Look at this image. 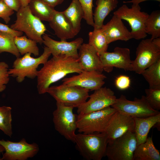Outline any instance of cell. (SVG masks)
I'll return each mask as SVG.
<instances>
[{
  "label": "cell",
  "mask_w": 160,
  "mask_h": 160,
  "mask_svg": "<svg viewBox=\"0 0 160 160\" xmlns=\"http://www.w3.org/2000/svg\"><path fill=\"white\" fill-rule=\"evenodd\" d=\"M83 71L78 58L63 55L53 56L38 71L37 88L39 94L47 93L50 85L67 74Z\"/></svg>",
  "instance_id": "1"
},
{
  "label": "cell",
  "mask_w": 160,
  "mask_h": 160,
  "mask_svg": "<svg viewBox=\"0 0 160 160\" xmlns=\"http://www.w3.org/2000/svg\"><path fill=\"white\" fill-rule=\"evenodd\" d=\"M108 139L105 132L76 134L74 143L80 154L87 160H101L105 156Z\"/></svg>",
  "instance_id": "2"
},
{
  "label": "cell",
  "mask_w": 160,
  "mask_h": 160,
  "mask_svg": "<svg viewBox=\"0 0 160 160\" xmlns=\"http://www.w3.org/2000/svg\"><path fill=\"white\" fill-rule=\"evenodd\" d=\"M31 54L27 53L22 57H17L13 62L12 68L9 69L10 76L15 78L18 83L24 81L26 77L34 79L36 77L39 65L44 64L51 55L49 49L45 46L42 54L39 57L34 58Z\"/></svg>",
  "instance_id": "3"
},
{
  "label": "cell",
  "mask_w": 160,
  "mask_h": 160,
  "mask_svg": "<svg viewBox=\"0 0 160 160\" xmlns=\"http://www.w3.org/2000/svg\"><path fill=\"white\" fill-rule=\"evenodd\" d=\"M10 27L12 29L25 33L27 37L41 44L43 35L47 30L41 21L33 15L28 5L21 7L16 13V19Z\"/></svg>",
  "instance_id": "4"
},
{
  "label": "cell",
  "mask_w": 160,
  "mask_h": 160,
  "mask_svg": "<svg viewBox=\"0 0 160 160\" xmlns=\"http://www.w3.org/2000/svg\"><path fill=\"white\" fill-rule=\"evenodd\" d=\"M117 111L115 108L108 106L100 110L77 115L78 132L84 134L105 132L111 119Z\"/></svg>",
  "instance_id": "5"
},
{
  "label": "cell",
  "mask_w": 160,
  "mask_h": 160,
  "mask_svg": "<svg viewBox=\"0 0 160 160\" xmlns=\"http://www.w3.org/2000/svg\"><path fill=\"white\" fill-rule=\"evenodd\" d=\"M139 4L133 3L131 8L124 4L113 12V15L127 21L130 26L132 38L136 40L145 39L147 36L145 23L149 15L141 11Z\"/></svg>",
  "instance_id": "6"
},
{
  "label": "cell",
  "mask_w": 160,
  "mask_h": 160,
  "mask_svg": "<svg viewBox=\"0 0 160 160\" xmlns=\"http://www.w3.org/2000/svg\"><path fill=\"white\" fill-rule=\"evenodd\" d=\"M88 89L80 87L63 84L50 86L47 93L52 97L56 102L73 108H77L87 101L89 97Z\"/></svg>",
  "instance_id": "7"
},
{
  "label": "cell",
  "mask_w": 160,
  "mask_h": 160,
  "mask_svg": "<svg viewBox=\"0 0 160 160\" xmlns=\"http://www.w3.org/2000/svg\"><path fill=\"white\" fill-rule=\"evenodd\" d=\"M57 108L53 113L55 130L68 140L74 143L77 129V115L73 113L72 107L56 102Z\"/></svg>",
  "instance_id": "8"
},
{
  "label": "cell",
  "mask_w": 160,
  "mask_h": 160,
  "mask_svg": "<svg viewBox=\"0 0 160 160\" xmlns=\"http://www.w3.org/2000/svg\"><path fill=\"white\" fill-rule=\"evenodd\" d=\"M137 146L135 132H127L117 138L108 140L105 156L109 160H133Z\"/></svg>",
  "instance_id": "9"
},
{
  "label": "cell",
  "mask_w": 160,
  "mask_h": 160,
  "mask_svg": "<svg viewBox=\"0 0 160 160\" xmlns=\"http://www.w3.org/2000/svg\"><path fill=\"white\" fill-rule=\"evenodd\" d=\"M111 107L117 111L134 118H145L160 113L151 107L144 95H142L140 99L135 97L133 101H131L121 95L116 98L115 103Z\"/></svg>",
  "instance_id": "10"
},
{
  "label": "cell",
  "mask_w": 160,
  "mask_h": 160,
  "mask_svg": "<svg viewBox=\"0 0 160 160\" xmlns=\"http://www.w3.org/2000/svg\"><path fill=\"white\" fill-rule=\"evenodd\" d=\"M136 57L132 61V71L141 74L142 72L160 58V47L154 45L151 38L142 39L136 52Z\"/></svg>",
  "instance_id": "11"
},
{
  "label": "cell",
  "mask_w": 160,
  "mask_h": 160,
  "mask_svg": "<svg viewBox=\"0 0 160 160\" xmlns=\"http://www.w3.org/2000/svg\"><path fill=\"white\" fill-rule=\"evenodd\" d=\"M0 144L5 149L0 160H26L34 157L39 151L36 143L29 144L24 138L17 142L0 140Z\"/></svg>",
  "instance_id": "12"
},
{
  "label": "cell",
  "mask_w": 160,
  "mask_h": 160,
  "mask_svg": "<svg viewBox=\"0 0 160 160\" xmlns=\"http://www.w3.org/2000/svg\"><path fill=\"white\" fill-rule=\"evenodd\" d=\"M89 97L87 101L77 108L78 115L87 114L111 106L117 98L114 92L106 87L95 90Z\"/></svg>",
  "instance_id": "13"
},
{
  "label": "cell",
  "mask_w": 160,
  "mask_h": 160,
  "mask_svg": "<svg viewBox=\"0 0 160 160\" xmlns=\"http://www.w3.org/2000/svg\"><path fill=\"white\" fill-rule=\"evenodd\" d=\"M103 71L107 73L112 71L114 67L132 71V61L130 52L127 48L116 47L112 52H106L100 55Z\"/></svg>",
  "instance_id": "14"
},
{
  "label": "cell",
  "mask_w": 160,
  "mask_h": 160,
  "mask_svg": "<svg viewBox=\"0 0 160 160\" xmlns=\"http://www.w3.org/2000/svg\"><path fill=\"white\" fill-rule=\"evenodd\" d=\"M106 77L102 72L83 71L76 75L65 78L63 84L69 86L80 87L90 91L95 90L102 87Z\"/></svg>",
  "instance_id": "15"
},
{
  "label": "cell",
  "mask_w": 160,
  "mask_h": 160,
  "mask_svg": "<svg viewBox=\"0 0 160 160\" xmlns=\"http://www.w3.org/2000/svg\"><path fill=\"white\" fill-rule=\"evenodd\" d=\"M129 132H135L134 118L117 111L111 119L105 131L109 140Z\"/></svg>",
  "instance_id": "16"
},
{
  "label": "cell",
  "mask_w": 160,
  "mask_h": 160,
  "mask_svg": "<svg viewBox=\"0 0 160 160\" xmlns=\"http://www.w3.org/2000/svg\"><path fill=\"white\" fill-rule=\"evenodd\" d=\"M42 38L43 44L49 49L53 56L63 55L77 58L78 57V50L83 42V39L81 37L70 42L57 41L45 34Z\"/></svg>",
  "instance_id": "17"
},
{
  "label": "cell",
  "mask_w": 160,
  "mask_h": 160,
  "mask_svg": "<svg viewBox=\"0 0 160 160\" xmlns=\"http://www.w3.org/2000/svg\"><path fill=\"white\" fill-rule=\"evenodd\" d=\"M101 29L108 44L118 40L126 41L132 38L130 31L125 26L122 20L115 15Z\"/></svg>",
  "instance_id": "18"
},
{
  "label": "cell",
  "mask_w": 160,
  "mask_h": 160,
  "mask_svg": "<svg viewBox=\"0 0 160 160\" xmlns=\"http://www.w3.org/2000/svg\"><path fill=\"white\" fill-rule=\"evenodd\" d=\"M79 50L78 60L83 71L102 72L103 69L100 55L93 47L88 43H83Z\"/></svg>",
  "instance_id": "19"
},
{
  "label": "cell",
  "mask_w": 160,
  "mask_h": 160,
  "mask_svg": "<svg viewBox=\"0 0 160 160\" xmlns=\"http://www.w3.org/2000/svg\"><path fill=\"white\" fill-rule=\"evenodd\" d=\"M49 22L55 34L60 40L66 41L77 35L72 24L63 11L55 10Z\"/></svg>",
  "instance_id": "20"
},
{
  "label": "cell",
  "mask_w": 160,
  "mask_h": 160,
  "mask_svg": "<svg viewBox=\"0 0 160 160\" xmlns=\"http://www.w3.org/2000/svg\"><path fill=\"white\" fill-rule=\"evenodd\" d=\"M134 118L135 133L138 145L146 141L151 129L157 123L160 122V113L146 117Z\"/></svg>",
  "instance_id": "21"
},
{
  "label": "cell",
  "mask_w": 160,
  "mask_h": 160,
  "mask_svg": "<svg viewBox=\"0 0 160 160\" xmlns=\"http://www.w3.org/2000/svg\"><path fill=\"white\" fill-rule=\"evenodd\" d=\"M118 0H97L93 13L94 29L101 28L105 17L117 6Z\"/></svg>",
  "instance_id": "22"
},
{
  "label": "cell",
  "mask_w": 160,
  "mask_h": 160,
  "mask_svg": "<svg viewBox=\"0 0 160 160\" xmlns=\"http://www.w3.org/2000/svg\"><path fill=\"white\" fill-rule=\"evenodd\" d=\"M159 151L155 147L152 136L144 143L137 145L134 151L133 160H160Z\"/></svg>",
  "instance_id": "23"
},
{
  "label": "cell",
  "mask_w": 160,
  "mask_h": 160,
  "mask_svg": "<svg viewBox=\"0 0 160 160\" xmlns=\"http://www.w3.org/2000/svg\"><path fill=\"white\" fill-rule=\"evenodd\" d=\"M63 13L72 24L77 35L81 28V21L84 17V12L78 0H72L69 7Z\"/></svg>",
  "instance_id": "24"
},
{
  "label": "cell",
  "mask_w": 160,
  "mask_h": 160,
  "mask_svg": "<svg viewBox=\"0 0 160 160\" xmlns=\"http://www.w3.org/2000/svg\"><path fill=\"white\" fill-rule=\"evenodd\" d=\"M28 6L32 14L41 21L49 22L55 10L42 0H31Z\"/></svg>",
  "instance_id": "25"
},
{
  "label": "cell",
  "mask_w": 160,
  "mask_h": 160,
  "mask_svg": "<svg viewBox=\"0 0 160 160\" xmlns=\"http://www.w3.org/2000/svg\"><path fill=\"white\" fill-rule=\"evenodd\" d=\"M141 74L148 83L149 88L160 89V58L144 70Z\"/></svg>",
  "instance_id": "26"
},
{
  "label": "cell",
  "mask_w": 160,
  "mask_h": 160,
  "mask_svg": "<svg viewBox=\"0 0 160 160\" xmlns=\"http://www.w3.org/2000/svg\"><path fill=\"white\" fill-rule=\"evenodd\" d=\"M14 42L20 55L30 53L35 56L39 55V49L35 41L22 35L15 37Z\"/></svg>",
  "instance_id": "27"
},
{
  "label": "cell",
  "mask_w": 160,
  "mask_h": 160,
  "mask_svg": "<svg viewBox=\"0 0 160 160\" xmlns=\"http://www.w3.org/2000/svg\"><path fill=\"white\" fill-rule=\"evenodd\" d=\"M88 35V44L99 55L107 51L109 44L101 28L94 29L89 32Z\"/></svg>",
  "instance_id": "28"
},
{
  "label": "cell",
  "mask_w": 160,
  "mask_h": 160,
  "mask_svg": "<svg viewBox=\"0 0 160 160\" xmlns=\"http://www.w3.org/2000/svg\"><path fill=\"white\" fill-rule=\"evenodd\" d=\"M145 30L147 34L151 36L153 39L160 37V11H154L149 15L145 23Z\"/></svg>",
  "instance_id": "29"
},
{
  "label": "cell",
  "mask_w": 160,
  "mask_h": 160,
  "mask_svg": "<svg viewBox=\"0 0 160 160\" xmlns=\"http://www.w3.org/2000/svg\"><path fill=\"white\" fill-rule=\"evenodd\" d=\"M15 36L10 33L0 32V54L7 52L20 57V54L14 42Z\"/></svg>",
  "instance_id": "30"
},
{
  "label": "cell",
  "mask_w": 160,
  "mask_h": 160,
  "mask_svg": "<svg viewBox=\"0 0 160 160\" xmlns=\"http://www.w3.org/2000/svg\"><path fill=\"white\" fill-rule=\"evenodd\" d=\"M11 111L9 106L0 107V129L11 137L12 134Z\"/></svg>",
  "instance_id": "31"
},
{
  "label": "cell",
  "mask_w": 160,
  "mask_h": 160,
  "mask_svg": "<svg viewBox=\"0 0 160 160\" xmlns=\"http://www.w3.org/2000/svg\"><path fill=\"white\" fill-rule=\"evenodd\" d=\"M145 99L151 107L154 110H160V89H145Z\"/></svg>",
  "instance_id": "32"
},
{
  "label": "cell",
  "mask_w": 160,
  "mask_h": 160,
  "mask_svg": "<svg viewBox=\"0 0 160 160\" xmlns=\"http://www.w3.org/2000/svg\"><path fill=\"white\" fill-rule=\"evenodd\" d=\"M84 12V19L89 25L93 26L94 20L92 8L93 0H78Z\"/></svg>",
  "instance_id": "33"
},
{
  "label": "cell",
  "mask_w": 160,
  "mask_h": 160,
  "mask_svg": "<svg viewBox=\"0 0 160 160\" xmlns=\"http://www.w3.org/2000/svg\"><path fill=\"white\" fill-rule=\"evenodd\" d=\"M9 65L5 62H0V93L4 91L9 81Z\"/></svg>",
  "instance_id": "34"
},
{
  "label": "cell",
  "mask_w": 160,
  "mask_h": 160,
  "mask_svg": "<svg viewBox=\"0 0 160 160\" xmlns=\"http://www.w3.org/2000/svg\"><path fill=\"white\" fill-rule=\"evenodd\" d=\"M14 13V11L9 8L4 2L0 0V17L6 23H9L10 20V16Z\"/></svg>",
  "instance_id": "35"
},
{
  "label": "cell",
  "mask_w": 160,
  "mask_h": 160,
  "mask_svg": "<svg viewBox=\"0 0 160 160\" xmlns=\"http://www.w3.org/2000/svg\"><path fill=\"white\" fill-rule=\"evenodd\" d=\"M131 80L129 77L121 75L117 77L115 81L116 87L121 90L128 89L130 86Z\"/></svg>",
  "instance_id": "36"
},
{
  "label": "cell",
  "mask_w": 160,
  "mask_h": 160,
  "mask_svg": "<svg viewBox=\"0 0 160 160\" xmlns=\"http://www.w3.org/2000/svg\"><path fill=\"white\" fill-rule=\"evenodd\" d=\"M0 32H7L12 34L15 37L21 36L23 35V32L14 30L12 29L8 25L2 24L0 23Z\"/></svg>",
  "instance_id": "37"
},
{
  "label": "cell",
  "mask_w": 160,
  "mask_h": 160,
  "mask_svg": "<svg viewBox=\"0 0 160 160\" xmlns=\"http://www.w3.org/2000/svg\"><path fill=\"white\" fill-rule=\"evenodd\" d=\"M4 3L11 9L17 12L21 7L20 0H3Z\"/></svg>",
  "instance_id": "38"
},
{
  "label": "cell",
  "mask_w": 160,
  "mask_h": 160,
  "mask_svg": "<svg viewBox=\"0 0 160 160\" xmlns=\"http://www.w3.org/2000/svg\"><path fill=\"white\" fill-rule=\"evenodd\" d=\"M51 7L54 8L61 4L64 0H42Z\"/></svg>",
  "instance_id": "39"
},
{
  "label": "cell",
  "mask_w": 160,
  "mask_h": 160,
  "mask_svg": "<svg viewBox=\"0 0 160 160\" xmlns=\"http://www.w3.org/2000/svg\"><path fill=\"white\" fill-rule=\"evenodd\" d=\"M149 0H154L160 2V0H131L129 1H123V3H132V4H139L141 2Z\"/></svg>",
  "instance_id": "40"
},
{
  "label": "cell",
  "mask_w": 160,
  "mask_h": 160,
  "mask_svg": "<svg viewBox=\"0 0 160 160\" xmlns=\"http://www.w3.org/2000/svg\"><path fill=\"white\" fill-rule=\"evenodd\" d=\"M152 42L154 45L160 47V37L152 39Z\"/></svg>",
  "instance_id": "41"
},
{
  "label": "cell",
  "mask_w": 160,
  "mask_h": 160,
  "mask_svg": "<svg viewBox=\"0 0 160 160\" xmlns=\"http://www.w3.org/2000/svg\"><path fill=\"white\" fill-rule=\"evenodd\" d=\"M22 7H25L28 5L31 0H20Z\"/></svg>",
  "instance_id": "42"
},
{
  "label": "cell",
  "mask_w": 160,
  "mask_h": 160,
  "mask_svg": "<svg viewBox=\"0 0 160 160\" xmlns=\"http://www.w3.org/2000/svg\"><path fill=\"white\" fill-rule=\"evenodd\" d=\"M160 122H158L154 126H156V127L157 128L158 130L159 131L160 130ZM153 126V127H154Z\"/></svg>",
  "instance_id": "43"
},
{
  "label": "cell",
  "mask_w": 160,
  "mask_h": 160,
  "mask_svg": "<svg viewBox=\"0 0 160 160\" xmlns=\"http://www.w3.org/2000/svg\"><path fill=\"white\" fill-rule=\"evenodd\" d=\"M5 151V149L3 146L0 144V153Z\"/></svg>",
  "instance_id": "44"
}]
</instances>
